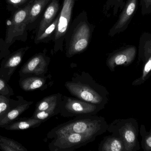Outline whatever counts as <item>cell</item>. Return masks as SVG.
Returning <instances> with one entry per match:
<instances>
[{"label": "cell", "instance_id": "obj_1", "mask_svg": "<svg viewBox=\"0 0 151 151\" xmlns=\"http://www.w3.org/2000/svg\"><path fill=\"white\" fill-rule=\"evenodd\" d=\"M65 87L75 98L105 107L109 101V93L106 87L98 83L88 72L76 73Z\"/></svg>", "mask_w": 151, "mask_h": 151}, {"label": "cell", "instance_id": "obj_2", "mask_svg": "<svg viewBox=\"0 0 151 151\" xmlns=\"http://www.w3.org/2000/svg\"><path fill=\"white\" fill-rule=\"evenodd\" d=\"M95 26L89 22L86 11L78 14L71 22L64 37L65 55L71 58L85 51L91 40Z\"/></svg>", "mask_w": 151, "mask_h": 151}, {"label": "cell", "instance_id": "obj_3", "mask_svg": "<svg viewBox=\"0 0 151 151\" xmlns=\"http://www.w3.org/2000/svg\"><path fill=\"white\" fill-rule=\"evenodd\" d=\"M108 124L102 116L96 115L78 116L52 129L47 133V138L52 139L57 135L68 132L97 137L107 131Z\"/></svg>", "mask_w": 151, "mask_h": 151}, {"label": "cell", "instance_id": "obj_4", "mask_svg": "<svg viewBox=\"0 0 151 151\" xmlns=\"http://www.w3.org/2000/svg\"><path fill=\"white\" fill-rule=\"evenodd\" d=\"M34 0H30L24 6L12 12L7 20L6 37L0 51V60L11 53L9 48L16 41L25 42L28 39L27 18L29 10Z\"/></svg>", "mask_w": 151, "mask_h": 151}, {"label": "cell", "instance_id": "obj_5", "mask_svg": "<svg viewBox=\"0 0 151 151\" xmlns=\"http://www.w3.org/2000/svg\"><path fill=\"white\" fill-rule=\"evenodd\" d=\"M107 131L111 135L122 139L125 151H138L140 146L138 139L139 129L135 118L118 119L108 124Z\"/></svg>", "mask_w": 151, "mask_h": 151}, {"label": "cell", "instance_id": "obj_6", "mask_svg": "<svg viewBox=\"0 0 151 151\" xmlns=\"http://www.w3.org/2000/svg\"><path fill=\"white\" fill-rule=\"evenodd\" d=\"M60 114L63 117L97 115L105 107L89 103L76 98L63 96L60 104Z\"/></svg>", "mask_w": 151, "mask_h": 151}, {"label": "cell", "instance_id": "obj_7", "mask_svg": "<svg viewBox=\"0 0 151 151\" xmlns=\"http://www.w3.org/2000/svg\"><path fill=\"white\" fill-rule=\"evenodd\" d=\"M75 1V0H63L58 14V24L52 40L54 43L53 54L63 51L64 37L71 23Z\"/></svg>", "mask_w": 151, "mask_h": 151}, {"label": "cell", "instance_id": "obj_8", "mask_svg": "<svg viewBox=\"0 0 151 151\" xmlns=\"http://www.w3.org/2000/svg\"><path fill=\"white\" fill-rule=\"evenodd\" d=\"M96 137L68 132L54 137L48 145L51 151H72L95 141Z\"/></svg>", "mask_w": 151, "mask_h": 151}, {"label": "cell", "instance_id": "obj_9", "mask_svg": "<svg viewBox=\"0 0 151 151\" xmlns=\"http://www.w3.org/2000/svg\"><path fill=\"white\" fill-rule=\"evenodd\" d=\"M46 50L34 55L20 69V77L27 76H45L48 71L51 59L46 54Z\"/></svg>", "mask_w": 151, "mask_h": 151}, {"label": "cell", "instance_id": "obj_10", "mask_svg": "<svg viewBox=\"0 0 151 151\" xmlns=\"http://www.w3.org/2000/svg\"><path fill=\"white\" fill-rule=\"evenodd\" d=\"M137 54L135 46L128 45L122 47L109 55L106 61L107 66L111 71H114L117 66L127 67L134 61Z\"/></svg>", "mask_w": 151, "mask_h": 151}, {"label": "cell", "instance_id": "obj_11", "mask_svg": "<svg viewBox=\"0 0 151 151\" xmlns=\"http://www.w3.org/2000/svg\"><path fill=\"white\" fill-rule=\"evenodd\" d=\"M138 6V0H126L118 19L109 31V36L114 37L127 29L137 9Z\"/></svg>", "mask_w": 151, "mask_h": 151}, {"label": "cell", "instance_id": "obj_12", "mask_svg": "<svg viewBox=\"0 0 151 151\" xmlns=\"http://www.w3.org/2000/svg\"><path fill=\"white\" fill-rule=\"evenodd\" d=\"M30 48L26 46L19 48L3 58L0 66V76L8 83Z\"/></svg>", "mask_w": 151, "mask_h": 151}, {"label": "cell", "instance_id": "obj_13", "mask_svg": "<svg viewBox=\"0 0 151 151\" xmlns=\"http://www.w3.org/2000/svg\"><path fill=\"white\" fill-rule=\"evenodd\" d=\"M17 100L15 104L5 115L0 118V128H4L18 119L20 116L29 109L33 104V101L25 100L22 96H17Z\"/></svg>", "mask_w": 151, "mask_h": 151}, {"label": "cell", "instance_id": "obj_14", "mask_svg": "<svg viewBox=\"0 0 151 151\" xmlns=\"http://www.w3.org/2000/svg\"><path fill=\"white\" fill-rule=\"evenodd\" d=\"M60 0H51L46 9L38 27L35 39L37 38L44 30L53 22L60 12Z\"/></svg>", "mask_w": 151, "mask_h": 151}, {"label": "cell", "instance_id": "obj_15", "mask_svg": "<svg viewBox=\"0 0 151 151\" xmlns=\"http://www.w3.org/2000/svg\"><path fill=\"white\" fill-rule=\"evenodd\" d=\"M47 76H27L20 77L19 83L21 89L25 91H44L48 87V79Z\"/></svg>", "mask_w": 151, "mask_h": 151}, {"label": "cell", "instance_id": "obj_16", "mask_svg": "<svg viewBox=\"0 0 151 151\" xmlns=\"http://www.w3.org/2000/svg\"><path fill=\"white\" fill-rule=\"evenodd\" d=\"M99 151H125L122 139L113 135L104 137L99 146Z\"/></svg>", "mask_w": 151, "mask_h": 151}, {"label": "cell", "instance_id": "obj_17", "mask_svg": "<svg viewBox=\"0 0 151 151\" xmlns=\"http://www.w3.org/2000/svg\"><path fill=\"white\" fill-rule=\"evenodd\" d=\"M151 59V34L145 32L140 36L138 47L139 61L143 63Z\"/></svg>", "mask_w": 151, "mask_h": 151}, {"label": "cell", "instance_id": "obj_18", "mask_svg": "<svg viewBox=\"0 0 151 151\" xmlns=\"http://www.w3.org/2000/svg\"><path fill=\"white\" fill-rule=\"evenodd\" d=\"M42 123V121L31 117H24L17 119L4 128L7 130H24L39 127Z\"/></svg>", "mask_w": 151, "mask_h": 151}, {"label": "cell", "instance_id": "obj_19", "mask_svg": "<svg viewBox=\"0 0 151 151\" xmlns=\"http://www.w3.org/2000/svg\"><path fill=\"white\" fill-rule=\"evenodd\" d=\"M51 0H34L29 10L27 18V26L29 29L39 17L43 10L48 5Z\"/></svg>", "mask_w": 151, "mask_h": 151}, {"label": "cell", "instance_id": "obj_20", "mask_svg": "<svg viewBox=\"0 0 151 151\" xmlns=\"http://www.w3.org/2000/svg\"><path fill=\"white\" fill-rule=\"evenodd\" d=\"M62 95L56 93L45 97L37 103L35 111L49 110L59 106Z\"/></svg>", "mask_w": 151, "mask_h": 151}, {"label": "cell", "instance_id": "obj_21", "mask_svg": "<svg viewBox=\"0 0 151 151\" xmlns=\"http://www.w3.org/2000/svg\"><path fill=\"white\" fill-rule=\"evenodd\" d=\"M59 15H57L53 22L43 31L41 35L34 39V43L36 45L40 43H47L53 39L55 33L57 28Z\"/></svg>", "mask_w": 151, "mask_h": 151}, {"label": "cell", "instance_id": "obj_22", "mask_svg": "<svg viewBox=\"0 0 151 151\" xmlns=\"http://www.w3.org/2000/svg\"><path fill=\"white\" fill-rule=\"evenodd\" d=\"M0 149L3 151H28L26 147L15 140L0 135Z\"/></svg>", "mask_w": 151, "mask_h": 151}, {"label": "cell", "instance_id": "obj_23", "mask_svg": "<svg viewBox=\"0 0 151 151\" xmlns=\"http://www.w3.org/2000/svg\"><path fill=\"white\" fill-rule=\"evenodd\" d=\"M126 0H106L103 8V13L108 17L110 15L116 16L124 6Z\"/></svg>", "mask_w": 151, "mask_h": 151}, {"label": "cell", "instance_id": "obj_24", "mask_svg": "<svg viewBox=\"0 0 151 151\" xmlns=\"http://www.w3.org/2000/svg\"><path fill=\"white\" fill-rule=\"evenodd\" d=\"M60 106L57 107L55 108L49 110H43V111H34L31 117L37 120L42 121L45 122L51 117L57 115L60 113Z\"/></svg>", "mask_w": 151, "mask_h": 151}, {"label": "cell", "instance_id": "obj_25", "mask_svg": "<svg viewBox=\"0 0 151 151\" xmlns=\"http://www.w3.org/2000/svg\"><path fill=\"white\" fill-rule=\"evenodd\" d=\"M151 70V59H150L143 63V70L141 76L133 81L132 85L134 86H137L144 83L150 76Z\"/></svg>", "mask_w": 151, "mask_h": 151}, {"label": "cell", "instance_id": "obj_26", "mask_svg": "<svg viewBox=\"0 0 151 151\" xmlns=\"http://www.w3.org/2000/svg\"><path fill=\"white\" fill-rule=\"evenodd\" d=\"M139 133L142 137L141 147L144 151H151V131H147L145 125L142 124L139 130Z\"/></svg>", "mask_w": 151, "mask_h": 151}, {"label": "cell", "instance_id": "obj_27", "mask_svg": "<svg viewBox=\"0 0 151 151\" xmlns=\"http://www.w3.org/2000/svg\"><path fill=\"white\" fill-rule=\"evenodd\" d=\"M16 101L9 97L0 94V118L6 114Z\"/></svg>", "mask_w": 151, "mask_h": 151}, {"label": "cell", "instance_id": "obj_28", "mask_svg": "<svg viewBox=\"0 0 151 151\" xmlns=\"http://www.w3.org/2000/svg\"><path fill=\"white\" fill-rule=\"evenodd\" d=\"M30 0H5L7 9L10 12H14L24 6Z\"/></svg>", "mask_w": 151, "mask_h": 151}, {"label": "cell", "instance_id": "obj_29", "mask_svg": "<svg viewBox=\"0 0 151 151\" xmlns=\"http://www.w3.org/2000/svg\"><path fill=\"white\" fill-rule=\"evenodd\" d=\"M3 78L0 76V94L10 98L14 94L12 87Z\"/></svg>", "mask_w": 151, "mask_h": 151}, {"label": "cell", "instance_id": "obj_30", "mask_svg": "<svg viewBox=\"0 0 151 151\" xmlns=\"http://www.w3.org/2000/svg\"><path fill=\"white\" fill-rule=\"evenodd\" d=\"M139 4L142 15H147L151 14V0H140Z\"/></svg>", "mask_w": 151, "mask_h": 151}, {"label": "cell", "instance_id": "obj_31", "mask_svg": "<svg viewBox=\"0 0 151 151\" xmlns=\"http://www.w3.org/2000/svg\"><path fill=\"white\" fill-rule=\"evenodd\" d=\"M4 44V40L2 38H0V51L1 50Z\"/></svg>", "mask_w": 151, "mask_h": 151}, {"label": "cell", "instance_id": "obj_32", "mask_svg": "<svg viewBox=\"0 0 151 151\" xmlns=\"http://www.w3.org/2000/svg\"><path fill=\"white\" fill-rule=\"evenodd\" d=\"M75 1H78V0H75Z\"/></svg>", "mask_w": 151, "mask_h": 151}, {"label": "cell", "instance_id": "obj_33", "mask_svg": "<svg viewBox=\"0 0 151 151\" xmlns=\"http://www.w3.org/2000/svg\"><path fill=\"white\" fill-rule=\"evenodd\" d=\"M1 21H0V24H1Z\"/></svg>", "mask_w": 151, "mask_h": 151}]
</instances>
